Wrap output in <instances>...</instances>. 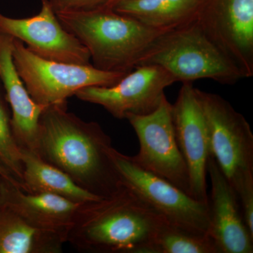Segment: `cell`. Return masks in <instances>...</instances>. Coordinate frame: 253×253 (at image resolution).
Here are the masks:
<instances>
[{
  "instance_id": "9",
  "label": "cell",
  "mask_w": 253,
  "mask_h": 253,
  "mask_svg": "<svg viewBox=\"0 0 253 253\" xmlns=\"http://www.w3.org/2000/svg\"><path fill=\"white\" fill-rule=\"evenodd\" d=\"M196 21L244 78L253 76V0H205Z\"/></svg>"
},
{
  "instance_id": "13",
  "label": "cell",
  "mask_w": 253,
  "mask_h": 253,
  "mask_svg": "<svg viewBox=\"0 0 253 253\" xmlns=\"http://www.w3.org/2000/svg\"><path fill=\"white\" fill-rule=\"evenodd\" d=\"M211 181L210 236L219 253H253V236L248 229L235 191L212 156L208 161Z\"/></svg>"
},
{
  "instance_id": "19",
  "label": "cell",
  "mask_w": 253,
  "mask_h": 253,
  "mask_svg": "<svg viewBox=\"0 0 253 253\" xmlns=\"http://www.w3.org/2000/svg\"><path fill=\"white\" fill-rule=\"evenodd\" d=\"M154 253H219L208 235H199L166 223L158 233Z\"/></svg>"
},
{
  "instance_id": "12",
  "label": "cell",
  "mask_w": 253,
  "mask_h": 253,
  "mask_svg": "<svg viewBox=\"0 0 253 253\" xmlns=\"http://www.w3.org/2000/svg\"><path fill=\"white\" fill-rule=\"evenodd\" d=\"M193 83H182L172 106L176 142L185 161L190 177L191 196L208 203V161L210 156L207 129Z\"/></svg>"
},
{
  "instance_id": "4",
  "label": "cell",
  "mask_w": 253,
  "mask_h": 253,
  "mask_svg": "<svg viewBox=\"0 0 253 253\" xmlns=\"http://www.w3.org/2000/svg\"><path fill=\"white\" fill-rule=\"evenodd\" d=\"M141 65L163 68L175 83H194L206 78L234 84L244 78L196 21L160 35L141 59L139 66Z\"/></svg>"
},
{
  "instance_id": "6",
  "label": "cell",
  "mask_w": 253,
  "mask_h": 253,
  "mask_svg": "<svg viewBox=\"0 0 253 253\" xmlns=\"http://www.w3.org/2000/svg\"><path fill=\"white\" fill-rule=\"evenodd\" d=\"M12 56L32 99L44 106L67 105L68 98L83 88L113 86L126 75L100 71L91 64H73L42 59L16 38L13 41Z\"/></svg>"
},
{
  "instance_id": "20",
  "label": "cell",
  "mask_w": 253,
  "mask_h": 253,
  "mask_svg": "<svg viewBox=\"0 0 253 253\" xmlns=\"http://www.w3.org/2000/svg\"><path fill=\"white\" fill-rule=\"evenodd\" d=\"M9 109L4 88L0 81V163L9 170L24 190L21 149L13 132Z\"/></svg>"
},
{
  "instance_id": "2",
  "label": "cell",
  "mask_w": 253,
  "mask_h": 253,
  "mask_svg": "<svg viewBox=\"0 0 253 253\" xmlns=\"http://www.w3.org/2000/svg\"><path fill=\"white\" fill-rule=\"evenodd\" d=\"M166 221L123 186L107 198L79 205L67 243L81 253H154Z\"/></svg>"
},
{
  "instance_id": "10",
  "label": "cell",
  "mask_w": 253,
  "mask_h": 253,
  "mask_svg": "<svg viewBox=\"0 0 253 253\" xmlns=\"http://www.w3.org/2000/svg\"><path fill=\"white\" fill-rule=\"evenodd\" d=\"M175 83L168 71L155 65L136 66L117 84L110 86L83 88L78 99L102 106L114 118L126 119L128 115L149 114L157 109L165 89Z\"/></svg>"
},
{
  "instance_id": "17",
  "label": "cell",
  "mask_w": 253,
  "mask_h": 253,
  "mask_svg": "<svg viewBox=\"0 0 253 253\" xmlns=\"http://www.w3.org/2000/svg\"><path fill=\"white\" fill-rule=\"evenodd\" d=\"M67 236L36 227L0 205V253H60Z\"/></svg>"
},
{
  "instance_id": "1",
  "label": "cell",
  "mask_w": 253,
  "mask_h": 253,
  "mask_svg": "<svg viewBox=\"0 0 253 253\" xmlns=\"http://www.w3.org/2000/svg\"><path fill=\"white\" fill-rule=\"evenodd\" d=\"M112 147L99 123L68 112L67 105L46 106L42 113L37 155L101 198L112 196L123 186L110 156Z\"/></svg>"
},
{
  "instance_id": "14",
  "label": "cell",
  "mask_w": 253,
  "mask_h": 253,
  "mask_svg": "<svg viewBox=\"0 0 253 253\" xmlns=\"http://www.w3.org/2000/svg\"><path fill=\"white\" fill-rule=\"evenodd\" d=\"M14 37L0 31V81L11 110V126L20 149L37 154L38 126L46 106L32 99L18 74L12 56Z\"/></svg>"
},
{
  "instance_id": "7",
  "label": "cell",
  "mask_w": 253,
  "mask_h": 253,
  "mask_svg": "<svg viewBox=\"0 0 253 253\" xmlns=\"http://www.w3.org/2000/svg\"><path fill=\"white\" fill-rule=\"evenodd\" d=\"M110 156L122 185L152 208L169 225L208 235L209 202L197 201L162 178L139 167L131 159L111 148Z\"/></svg>"
},
{
  "instance_id": "11",
  "label": "cell",
  "mask_w": 253,
  "mask_h": 253,
  "mask_svg": "<svg viewBox=\"0 0 253 253\" xmlns=\"http://www.w3.org/2000/svg\"><path fill=\"white\" fill-rule=\"evenodd\" d=\"M41 1V11L32 17L12 18L0 14V31L23 42L30 51L42 59L91 64L87 49L63 28L49 1Z\"/></svg>"
},
{
  "instance_id": "22",
  "label": "cell",
  "mask_w": 253,
  "mask_h": 253,
  "mask_svg": "<svg viewBox=\"0 0 253 253\" xmlns=\"http://www.w3.org/2000/svg\"><path fill=\"white\" fill-rule=\"evenodd\" d=\"M0 176H2V177L6 178V179H9V180L14 181V182L17 183L18 184H19V183H18V181L14 179V176H12V174H11V173L9 172V170H8V169H6V168H4V166H3L1 164V163H0Z\"/></svg>"
},
{
  "instance_id": "21",
  "label": "cell",
  "mask_w": 253,
  "mask_h": 253,
  "mask_svg": "<svg viewBox=\"0 0 253 253\" xmlns=\"http://www.w3.org/2000/svg\"><path fill=\"white\" fill-rule=\"evenodd\" d=\"M55 14L84 12L112 7L116 0H48Z\"/></svg>"
},
{
  "instance_id": "8",
  "label": "cell",
  "mask_w": 253,
  "mask_h": 253,
  "mask_svg": "<svg viewBox=\"0 0 253 253\" xmlns=\"http://www.w3.org/2000/svg\"><path fill=\"white\" fill-rule=\"evenodd\" d=\"M139 139V153L131 159L147 172L162 178L191 196L189 170L177 142L172 118V106L166 96L149 114L128 115Z\"/></svg>"
},
{
  "instance_id": "5",
  "label": "cell",
  "mask_w": 253,
  "mask_h": 253,
  "mask_svg": "<svg viewBox=\"0 0 253 253\" xmlns=\"http://www.w3.org/2000/svg\"><path fill=\"white\" fill-rule=\"evenodd\" d=\"M207 129L210 156L237 193L253 186V134L242 114L219 94L196 88Z\"/></svg>"
},
{
  "instance_id": "3",
  "label": "cell",
  "mask_w": 253,
  "mask_h": 253,
  "mask_svg": "<svg viewBox=\"0 0 253 253\" xmlns=\"http://www.w3.org/2000/svg\"><path fill=\"white\" fill-rule=\"evenodd\" d=\"M56 16L89 51L91 65L106 72L130 73L156 38L166 32L148 27L112 7Z\"/></svg>"
},
{
  "instance_id": "18",
  "label": "cell",
  "mask_w": 253,
  "mask_h": 253,
  "mask_svg": "<svg viewBox=\"0 0 253 253\" xmlns=\"http://www.w3.org/2000/svg\"><path fill=\"white\" fill-rule=\"evenodd\" d=\"M21 153L26 192L56 195L78 204L103 199L82 189L66 173L33 151L21 149Z\"/></svg>"
},
{
  "instance_id": "15",
  "label": "cell",
  "mask_w": 253,
  "mask_h": 253,
  "mask_svg": "<svg viewBox=\"0 0 253 253\" xmlns=\"http://www.w3.org/2000/svg\"><path fill=\"white\" fill-rule=\"evenodd\" d=\"M0 205L36 227L68 236L80 204L56 195L26 192L17 183L0 176Z\"/></svg>"
},
{
  "instance_id": "16",
  "label": "cell",
  "mask_w": 253,
  "mask_h": 253,
  "mask_svg": "<svg viewBox=\"0 0 253 253\" xmlns=\"http://www.w3.org/2000/svg\"><path fill=\"white\" fill-rule=\"evenodd\" d=\"M205 0H116L112 8L154 29L169 31L196 21Z\"/></svg>"
}]
</instances>
